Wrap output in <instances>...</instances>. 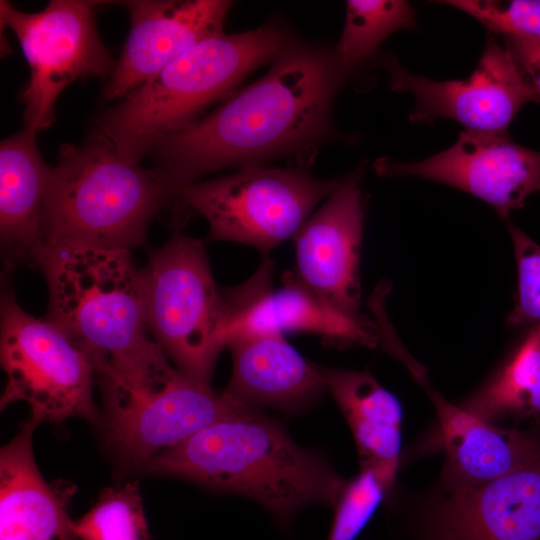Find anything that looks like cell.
Here are the masks:
<instances>
[{"label":"cell","instance_id":"30bf717a","mask_svg":"<svg viewBox=\"0 0 540 540\" xmlns=\"http://www.w3.org/2000/svg\"><path fill=\"white\" fill-rule=\"evenodd\" d=\"M101 2L52 0L28 13L0 1L1 25L16 35L30 68L21 91L25 125L37 131L55 118V103L69 84L86 77H110L116 62L102 42L94 7Z\"/></svg>","mask_w":540,"mask_h":540},{"label":"cell","instance_id":"277c9868","mask_svg":"<svg viewBox=\"0 0 540 540\" xmlns=\"http://www.w3.org/2000/svg\"><path fill=\"white\" fill-rule=\"evenodd\" d=\"M289 47L285 33L273 25L208 36L101 114L92 134L141 162L165 136L198 119L248 73Z\"/></svg>","mask_w":540,"mask_h":540},{"label":"cell","instance_id":"ba28073f","mask_svg":"<svg viewBox=\"0 0 540 540\" xmlns=\"http://www.w3.org/2000/svg\"><path fill=\"white\" fill-rule=\"evenodd\" d=\"M141 275L149 334L181 372L210 384L225 348L226 309L203 242L174 227Z\"/></svg>","mask_w":540,"mask_h":540},{"label":"cell","instance_id":"d4e9b609","mask_svg":"<svg viewBox=\"0 0 540 540\" xmlns=\"http://www.w3.org/2000/svg\"><path fill=\"white\" fill-rule=\"evenodd\" d=\"M396 475L378 465H363L354 477L345 480L333 505L327 540H355L391 494Z\"/></svg>","mask_w":540,"mask_h":540},{"label":"cell","instance_id":"9a60e30c","mask_svg":"<svg viewBox=\"0 0 540 540\" xmlns=\"http://www.w3.org/2000/svg\"><path fill=\"white\" fill-rule=\"evenodd\" d=\"M131 27L122 53L102 90L122 100L194 43L222 32L230 1H121Z\"/></svg>","mask_w":540,"mask_h":540},{"label":"cell","instance_id":"9c48e42d","mask_svg":"<svg viewBox=\"0 0 540 540\" xmlns=\"http://www.w3.org/2000/svg\"><path fill=\"white\" fill-rule=\"evenodd\" d=\"M0 361L7 375L2 409L24 401L30 417L39 422L70 417L101 421L92 395L96 372L88 355L51 320L27 313L6 286L0 306Z\"/></svg>","mask_w":540,"mask_h":540},{"label":"cell","instance_id":"e0dca14e","mask_svg":"<svg viewBox=\"0 0 540 540\" xmlns=\"http://www.w3.org/2000/svg\"><path fill=\"white\" fill-rule=\"evenodd\" d=\"M225 348L233 369L224 393L243 404L299 412L326 391L317 365L303 358L281 331L235 335Z\"/></svg>","mask_w":540,"mask_h":540},{"label":"cell","instance_id":"7c38bea8","mask_svg":"<svg viewBox=\"0 0 540 540\" xmlns=\"http://www.w3.org/2000/svg\"><path fill=\"white\" fill-rule=\"evenodd\" d=\"M374 167L381 176H417L461 189L502 218L540 191V152L517 144L506 132L465 129L451 147L423 161L383 157Z\"/></svg>","mask_w":540,"mask_h":540},{"label":"cell","instance_id":"4fadbf2b","mask_svg":"<svg viewBox=\"0 0 540 540\" xmlns=\"http://www.w3.org/2000/svg\"><path fill=\"white\" fill-rule=\"evenodd\" d=\"M423 540H540V455L486 483L439 489L422 515Z\"/></svg>","mask_w":540,"mask_h":540},{"label":"cell","instance_id":"7402d4cb","mask_svg":"<svg viewBox=\"0 0 540 540\" xmlns=\"http://www.w3.org/2000/svg\"><path fill=\"white\" fill-rule=\"evenodd\" d=\"M271 311L274 324L283 330L321 335L341 344L372 347L379 341L377 326L349 317L327 304L303 284L293 272L283 276V286L273 292Z\"/></svg>","mask_w":540,"mask_h":540},{"label":"cell","instance_id":"52a82bcc","mask_svg":"<svg viewBox=\"0 0 540 540\" xmlns=\"http://www.w3.org/2000/svg\"><path fill=\"white\" fill-rule=\"evenodd\" d=\"M301 168L248 166L238 172L176 188L174 225L204 217L209 238L238 242L266 254L296 235L310 212L341 185Z\"/></svg>","mask_w":540,"mask_h":540},{"label":"cell","instance_id":"484cf974","mask_svg":"<svg viewBox=\"0 0 540 540\" xmlns=\"http://www.w3.org/2000/svg\"><path fill=\"white\" fill-rule=\"evenodd\" d=\"M494 34L540 40V0H447Z\"/></svg>","mask_w":540,"mask_h":540},{"label":"cell","instance_id":"5bb4252c","mask_svg":"<svg viewBox=\"0 0 540 540\" xmlns=\"http://www.w3.org/2000/svg\"><path fill=\"white\" fill-rule=\"evenodd\" d=\"M360 171L342 179L325 204L294 236L293 273L337 311L360 318L359 254L363 203Z\"/></svg>","mask_w":540,"mask_h":540},{"label":"cell","instance_id":"6da1fadb","mask_svg":"<svg viewBox=\"0 0 540 540\" xmlns=\"http://www.w3.org/2000/svg\"><path fill=\"white\" fill-rule=\"evenodd\" d=\"M344 76L332 53L289 47L260 79L160 140L151 169L179 187L220 169L313 148L330 131L331 104Z\"/></svg>","mask_w":540,"mask_h":540},{"label":"cell","instance_id":"7a4b0ae2","mask_svg":"<svg viewBox=\"0 0 540 540\" xmlns=\"http://www.w3.org/2000/svg\"><path fill=\"white\" fill-rule=\"evenodd\" d=\"M143 470L251 498L283 527L305 506L333 507L345 482L324 456L297 445L259 408L201 429Z\"/></svg>","mask_w":540,"mask_h":540},{"label":"cell","instance_id":"ac0fdd59","mask_svg":"<svg viewBox=\"0 0 540 540\" xmlns=\"http://www.w3.org/2000/svg\"><path fill=\"white\" fill-rule=\"evenodd\" d=\"M30 417L0 452V540H79L67 512L71 487L49 485L33 456Z\"/></svg>","mask_w":540,"mask_h":540},{"label":"cell","instance_id":"2e32d148","mask_svg":"<svg viewBox=\"0 0 540 540\" xmlns=\"http://www.w3.org/2000/svg\"><path fill=\"white\" fill-rule=\"evenodd\" d=\"M420 384L433 402L437 421L420 449L442 450L440 489L456 492L499 478L540 455V428H502L447 401L427 379Z\"/></svg>","mask_w":540,"mask_h":540},{"label":"cell","instance_id":"d6986e66","mask_svg":"<svg viewBox=\"0 0 540 540\" xmlns=\"http://www.w3.org/2000/svg\"><path fill=\"white\" fill-rule=\"evenodd\" d=\"M37 130L25 125L0 144V239L6 270L38 267L44 249L42 215L51 168L43 160Z\"/></svg>","mask_w":540,"mask_h":540},{"label":"cell","instance_id":"83f0119b","mask_svg":"<svg viewBox=\"0 0 540 540\" xmlns=\"http://www.w3.org/2000/svg\"><path fill=\"white\" fill-rule=\"evenodd\" d=\"M505 46L540 100V40L505 37Z\"/></svg>","mask_w":540,"mask_h":540},{"label":"cell","instance_id":"603a6c76","mask_svg":"<svg viewBox=\"0 0 540 540\" xmlns=\"http://www.w3.org/2000/svg\"><path fill=\"white\" fill-rule=\"evenodd\" d=\"M415 26V11L406 1L349 0L333 60L346 75L367 62L393 32Z\"/></svg>","mask_w":540,"mask_h":540},{"label":"cell","instance_id":"8992f818","mask_svg":"<svg viewBox=\"0 0 540 540\" xmlns=\"http://www.w3.org/2000/svg\"><path fill=\"white\" fill-rule=\"evenodd\" d=\"M98 377L107 445L130 467L143 469L201 429L255 408L172 367L158 343Z\"/></svg>","mask_w":540,"mask_h":540},{"label":"cell","instance_id":"8fae6325","mask_svg":"<svg viewBox=\"0 0 540 540\" xmlns=\"http://www.w3.org/2000/svg\"><path fill=\"white\" fill-rule=\"evenodd\" d=\"M381 60L391 89L413 96L415 107L409 114L413 123L449 118L470 130L506 132L526 103L540 101L495 35L488 37L476 69L464 80L434 81L410 73L390 54Z\"/></svg>","mask_w":540,"mask_h":540},{"label":"cell","instance_id":"3957f363","mask_svg":"<svg viewBox=\"0 0 540 540\" xmlns=\"http://www.w3.org/2000/svg\"><path fill=\"white\" fill-rule=\"evenodd\" d=\"M176 187L94 134L64 144L51 168L42 215L45 247L129 250L144 243Z\"/></svg>","mask_w":540,"mask_h":540},{"label":"cell","instance_id":"44dd1931","mask_svg":"<svg viewBox=\"0 0 540 540\" xmlns=\"http://www.w3.org/2000/svg\"><path fill=\"white\" fill-rule=\"evenodd\" d=\"M459 406L490 423L540 418V322L529 328L497 371Z\"/></svg>","mask_w":540,"mask_h":540},{"label":"cell","instance_id":"ffe728a7","mask_svg":"<svg viewBox=\"0 0 540 540\" xmlns=\"http://www.w3.org/2000/svg\"><path fill=\"white\" fill-rule=\"evenodd\" d=\"M356 442L361 466L397 474L403 411L399 400L370 373L317 365Z\"/></svg>","mask_w":540,"mask_h":540},{"label":"cell","instance_id":"cb8c5ba5","mask_svg":"<svg viewBox=\"0 0 540 540\" xmlns=\"http://www.w3.org/2000/svg\"><path fill=\"white\" fill-rule=\"evenodd\" d=\"M72 529L79 540H149L138 484L106 489Z\"/></svg>","mask_w":540,"mask_h":540},{"label":"cell","instance_id":"5b68a950","mask_svg":"<svg viewBox=\"0 0 540 540\" xmlns=\"http://www.w3.org/2000/svg\"><path fill=\"white\" fill-rule=\"evenodd\" d=\"M129 250L45 247L38 267L49 291L46 318L88 355L96 374L150 349L141 269Z\"/></svg>","mask_w":540,"mask_h":540},{"label":"cell","instance_id":"4316f807","mask_svg":"<svg viewBox=\"0 0 540 540\" xmlns=\"http://www.w3.org/2000/svg\"><path fill=\"white\" fill-rule=\"evenodd\" d=\"M518 272L517 300L507 318L521 327L540 322V246L514 225H509Z\"/></svg>","mask_w":540,"mask_h":540}]
</instances>
